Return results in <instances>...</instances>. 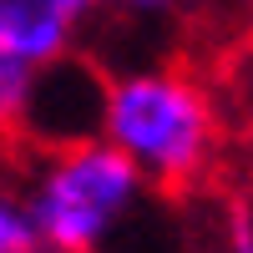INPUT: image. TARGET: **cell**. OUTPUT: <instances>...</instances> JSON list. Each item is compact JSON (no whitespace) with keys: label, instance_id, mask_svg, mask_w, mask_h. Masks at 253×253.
<instances>
[{"label":"cell","instance_id":"cell-6","mask_svg":"<svg viewBox=\"0 0 253 253\" xmlns=\"http://www.w3.org/2000/svg\"><path fill=\"white\" fill-rule=\"evenodd\" d=\"M36 61L15 56V51H0V137H15L20 122H26L31 107V86H36Z\"/></svg>","mask_w":253,"mask_h":253},{"label":"cell","instance_id":"cell-9","mask_svg":"<svg viewBox=\"0 0 253 253\" xmlns=\"http://www.w3.org/2000/svg\"><path fill=\"white\" fill-rule=\"evenodd\" d=\"M228 157H233V167H238L243 187L253 193V101H248V107H243V117H238V132H233V142H228Z\"/></svg>","mask_w":253,"mask_h":253},{"label":"cell","instance_id":"cell-1","mask_svg":"<svg viewBox=\"0 0 253 253\" xmlns=\"http://www.w3.org/2000/svg\"><path fill=\"white\" fill-rule=\"evenodd\" d=\"M96 137L112 142L152 193H198L223 167L233 126L198 71L137 61L107 76Z\"/></svg>","mask_w":253,"mask_h":253},{"label":"cell","instance_id":"cell-5","mask_svg":"<svg viewBox=\"0 0 253 253\" xmlns=\"http://www.w3.org/2000/svg\"><path fill=\"white\" fill-rule=\"evenodd\" d=\"M76 5H81V15H86V26L91 20H112V26H122V31H132V26L162 31L167 20L187 15L193 0H76Z\"/></svg>","mask_w":253,"mask_h":253},{"label":"cell","instance_id":"cell-7","mask_svg":"<svg viewBox=\"0 0 253 253\" xmlns=\"http://www.w3.org/2000/svg\"><path fill=\"white\" fill-rule=\"evenodd\" d=\"M36 248V228L20 193H5L0 187V253H31Z\"/></svg>","mask_w":253,"mask_h":253},{"label":"cell","instance_id":"cell-3","mask_svg":"<svg viewBox=\"0 0 253 253\" xmlns=\"http://www.w3.org/2000/svg\"><path fill=\"white\" fill-rule=\"evenodd\" d=\"M101 91H107V71L91 56H56L36 71L31 107L20 122L15 142L26 152H51V147H71L101 132Z\"/></svg>","mask_w":253,"mask_h":253},{"label":"cell","instance_id":"cell-2","mask_svg":"<svg viewBox=\"0 0 253 253\" xmlns=\"http://www.w3.org/2000/svg\"><path fill=\"white\" fill-rule=\"evenodd\" d=\"M152 187L112 142L86 137L71 147L31 152V177L20 203L31 213L36 243L51 253H101L142 213Z\"/></svg>","mask_w":253,"mask_h":253},{"label":"cell","instance_id":"cell-10","mask_svg":"<svg viewBox=\"0 0 253 253\" xmlns=\"http://www.w3.org/2000/svg\"><path fill=\"white\" fill-rule=\"evenodd\" d=\"M238 10H243V31H248V51H253V0H238Z\"/></svg>","mask_w":253,"mask_h":253},{"label":"cell","instance_id":"cell-11","mask_svg":"<svg viewBox=\"0 0 253 253\" xmlns=\"http://www.w3.org/2000/svg\"><path fill=\"white\" fill-rule=\"evenodd\" d=\"M31 253H51V248H41V243H36V248H31Z\"/></svg>","mask_w":253,"mask_h":253},{"label":"cell","instance_id":"cell-4","mask_svg":"<svg viewBox=\"0 0 253 253\" xmlns=\"http://www.w3.org/2000/svg\"><path fill=\"white\" fill-rule=\"evenodd\" d=\"M86 36V15L76 0H0V51H15L46 66L71 56Z\"/></svg>","mask_w":253,"mask_h":253},{"label":"cell","instance_id":"cell-8","mask_svg":"<svg viewBox=\"0 0 253 253\" xmlns=\"http://www.w3.org/2000/svg\"><path fill=\"white\" fill-rule=\"evenodd\" d=\"M223 253H253V203H233L223 218Z\"/></svg>","mask_w":253,"mask_h":253}]
</instances>
